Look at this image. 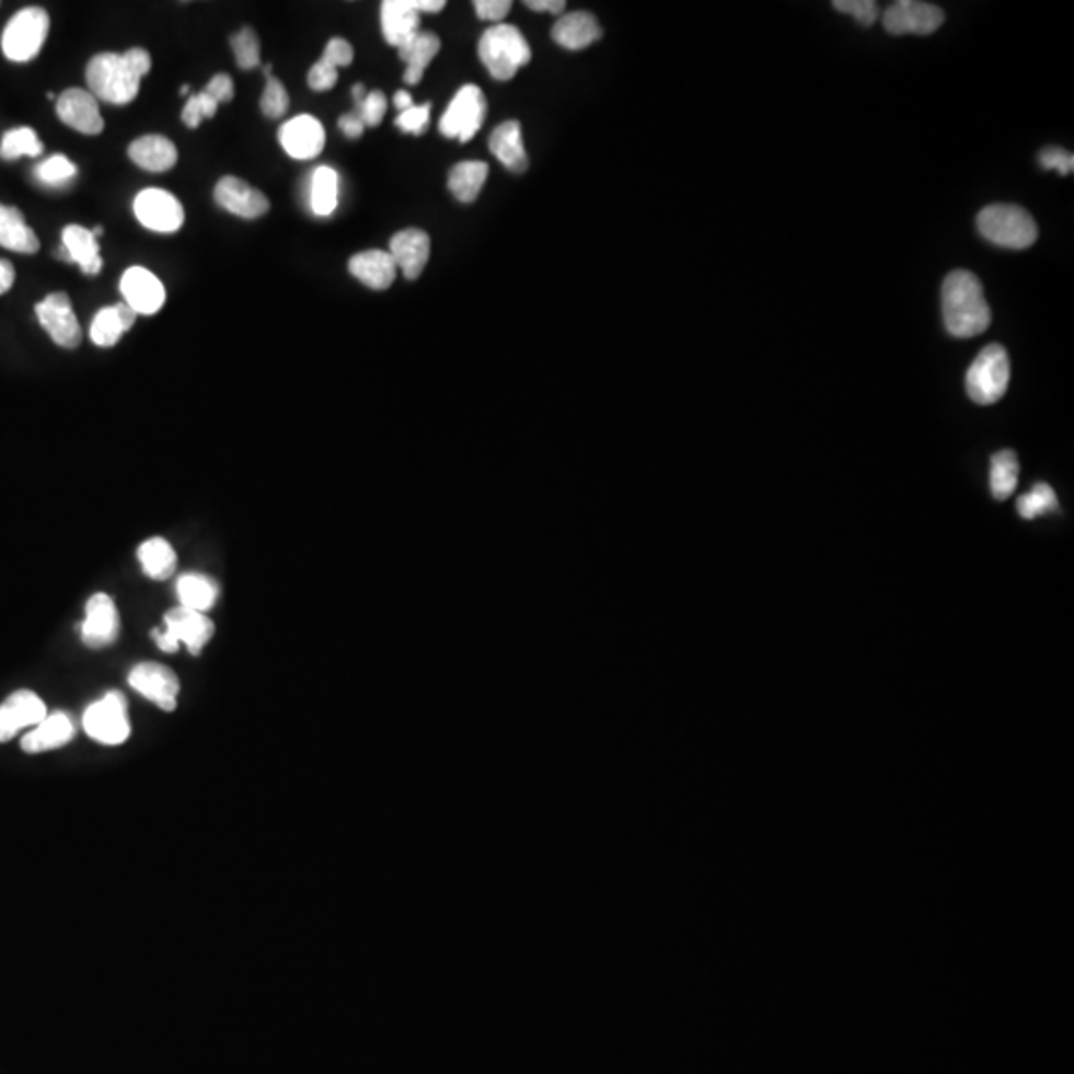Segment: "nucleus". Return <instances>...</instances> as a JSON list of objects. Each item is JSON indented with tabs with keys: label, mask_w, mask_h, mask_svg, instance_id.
Returning a JSON list of instances; mask_svg holds the SVG:
<instances>
[{
	"label": "nucleus",
	"mask_w": 1074,
	"mask_h": 1074,
	"mask_svg": "<svg viewBox=\"0 0 1074 1074\" xmlns=\"http://www.w3.org/2000/svg\"><path fill=\"white\" fill-rule=\"evenodd\" d=\"M152 70V56L143 48L124 55L102 53L86 66V82L94 99L109 104H130L140 94L141 78Z\"/></svg>",
	"instance_id": "obj_1"
},
{
	"label": "nucleus",
	"mask_w": 1074,
	"mask_h": 1074,
	"mask_svg": "<svg viewBox=\"0 0 1074 1074\" xmlns=\"http://www.w3.org/2000/svg\"><path fill=\"white\" fill-rule=\"evenodd\" d=\"M942 313L945 328L951 337L971 338L988 331L991 325V309L977 275L957 269L945 277Z\"/></svg>",
	"instance_id": "obj_2"
},
{
	"label": "nucleus",
	"mask_w": 1074,
	"mask_h": 1074,
	"mask_svg": "<svg viewBox=\"0 0 1074 1074\" xmlns=\"http://www.w3.org/2000/svg\"><path fill=\"white\" fill-rule=\"evenodd\" d=\"M477 55L489 77L506 82L518 74L521 66L532 60V48L513 24H494L482 34Z\"/></svg>",
	"instance_id": "obj_3"
},
{
	"label": "nucleus",
	"mask_w": 1074,
	"mask_h": 1074,
	"mask_svg": "<svg viewBox=\"0 0 1074 1074\" xmlns=\"http://www.w3.org/2000/svg\"><path fill=\"white\" fill-rule=\"evenodd\" d=\"M977 229L993 245L1005 250H1027L1039 239L1031 213L1013 204H993L979 211Z\"/></svg>",
	"instance_id": "obj_4"
},
{
	"label": "nucleus",
	"mask_w": 1074,
	"mask_h": 1074,
	"mask_svg": "<svg viewBox=\"0 0 1074 1074\" xmlns=\"http://www.w3.org/2000/svg\"><path fill=\"white\" fill-rule=\"evenodd\" d=\"M1009 355L1001 345L993 343L977 355L967 370V394L975 404L991 406L1005 396L1009 389Z\"/></svg>",
	"instance_id": "obj_5"
},
{
	"label": "nucleus",
	"mask_w": 1074,
	"mask_h": 1074,
	"mask_svg": "<svg viewBox=\"0 0 1074 1074\" xmlns=\"http://www.w3.org/2000/svg\"><path fill=\"white\" fill-rule=\"evenodd\" d=\"M213 633L216 625L206 613L177 605L163 615V630H153L152 637L162 651L175 653L180 645H185V649L197 657Z\"/></svg>",
	"instance_id": "obj_6"
},
{
	"label": "nucleus",
	"mask_w": 1074,
	"mask_h": 1074,
	"mask_svg": "<svg viewBox=\"0 0 1074 1074\" xmlns=\"http://www.w3.org/2000/svg\"><path fill=\"white\" fill-rule=\"evenodd\" d=\"M50 31V16L41 7L22 9L2 33V53L12 62H28L43 50Z\"/></svg>",
	"instance_id": "obj_7"
},
{
	"label": "nucleus",
	"mask_w": 1074,
	"mask_h": 1074,
	"mask_svg": "<svg viewBox=\"0 0 1074 1074\" xmlns=\"http://www.w3.org/2000/svg\"><path fill=\"white\" fill-rule=\"evenodd\" d=\"M82 725L88 737L94 738L100 744L118 747L122 742H126L131 732L126 696L118 691L102 696L100 701L88 706Z\"/></svg>",
	"instance_id": "obj_8"
},
{
	"label": "nucleus",
	"mask_w": 1074,
	"mask_h": 1074,
	"mask_svg": "<svg viewBox=\"0 0 1074 1074\" xmlns=\"http://www.w3.org/2000/svg\"><path fill=\"white\" fill-rule=\"evenodd\" d=\"M486 112H488V104L484 92L474 84H466L458 90L457 96L442 114L438 128L446 138H457L466 143L484 126Z\"/></svg>",
	"instance_id": "obj_9"
},
{
	"label": "nucleus",
	"mask_w": 1074,
	"mask_h": 1074,
	"mask_svg": "<svg viewBox=\"0 0 1074 1074\" xmlns=\"http://www.w3.org/2000/svg\"><path fill=\"white\" fill-rule=\"evenodd\" d=\"M134 213L143 228L155 233H175L185 221L184 206L180 199L158 187L143 189L136 196Z\"/></svg>",
	"instance_id": "obj_10"
},
{
	"label": "nucleus",
	"mask_w": 1074,
	"mask_h": 1074,
	"mask_svg": "<svg viewBox=\"0 0 1074 1074\" xmlns=\"http://www.w3.org/2000/svg\"><path fill=\"white\" fill-rule=\"evenodd\" d=\"M945 14L939 7L922 0H898L884 12V28L890 34L927 36L942 28Z\"/></svg>",
	"instance_id": "obj_11"
},
{
	"label": "nucleus",
	"mask_w": 1074,
	"mask_h": 1074,
	"mask_svg": "<svg viewBox=\"0 0 1074 1074\" xmlns=\"http://www.w3.org/2000/svg\"><path fill=\"white\" fill-rule=\"evenodd\" d=\"M128 683L136 693L152 701L165 713L175 711L177 695H180V679L170 667H165L162 662H140L128 674Z\"/></svg>",
	"instance_id": "obj_12"
},
{
	"label": "nucleus",
	"mask_w": 1074,
	"mask_h": 1074,
	"mask_svg": "<svg viewBox=\"0 0 1074 1074\" xmlns=\"http://www.w3.org/2000/svg\"><path fill=\"white\" fill-rule=\"evenodd\" d=\"M36 319L58 347L78 348L82 343V328L78 323L72 301L66 293H50L36 304Z\"/></svg>",
	"instance_id": "obj_13"
},
{
	"label": "nucleus",
	"mask_w": 1074,
	"mask_h": 1074,
	"mask_svg": "<svg viewBox=\"0 0 1074 1074\" xmlns=\"http://www.w3.org/2000/svg\"><path fill=\"white\" fill-rule=\"evenodd\" d=\"M56 112L68 128L86 136H99L106 126L100 114L99 100L90 94V90L82 88L65 90L56 100Z\"/></svg>",
	"instance_id": "obj_14"
},
{
	"label": "nucleus",
	"mask_w": 1074,
	"mask_h": 1074,
	"mask_svg": "<svg viewBox=\"0 0 1074 1074\" xmlns=\"http://www.w3.org/2000/svg\"><path fill=\"white\" fill-rule=\"evenodd\" d=\"M119 635V615L116 603L106 593L90 597L86 617L82 623V640L90 649L108 647Z\"/></svg>",
	"instance_id": "obj_15"
},
{
	"label": "nucleus",
	"mask_w": 1074,
	"mask_h": 1074,
	"mask_svg": "<svg viewBox=\"0 0 1074 1074\" xmlns=\"http://www.w3.org/2000/svg\"><path fill=\"white\" fill-rule=\"evenodd\" d=\"M48 716L43 698L33 691H16L0 705V742L16 737L22 728L36 727Z\"/></svg>",
	"instance_id": "obj_16"
},
{
	"label": "nucleus",
	"mask_w": 1074,
	"mask_h": 1074,
	"mask_svg": "<svg viewBox=\"0 0 1074 1074\" xmlns=\"http://www.w3.org/2000/svg\"><path fill=\"white\" fill-rule=\"evenodd\" d=\"M213 197H216L219 207H223L229 213L243 219L261 218L272 207L269 199L263 192L251 187L247 182L233 177V175L219 180Z\"/></svg>",
	"instance_id": "obj_17"
},
{
	"label": "nucleus",
	"mask_w": 1074,
	"mask_h": 1074,
	"mask_svg": "<svg viewBox=\"0 0 1074 1074\" xmlns=\"http://www.w3.org/2000/svg\"><path fill=\"white\" fill-rule=\"evenodd\" d=\"M119 289L124 295V303L131 307L138 316L155 315L165 303V289L162 281L143 267H130L124 273Z\"/></svg>",
	"instance_id": "obj_18"
},
{
	"label": "nucleus",
	"mask_w": 1074,
	"mask_h": 1074,
	"mask_svg": "<svg viewBox=\"0 0 1074 1074\" xmlns=\"http://www.w3.org/2000/svg\"><path fill=\"white\" fill-rule=\"evenodd\" d=\"M279 141L295 160H313L325 148V128L319 119L303 114L282 124Z\"/></svg>",
	"instance_id": "obj_19"
},
{
	"label": "nucleus",
	"mask_w": 1074,
	"mask_h": 1074,
	"mask_svg": "<svg viewBox=\"0 0 1074 1074\" xmlns=\"http://www.w3.org/2000/svg\"><path fill=\"white\" fill-rule=\"evenodd\" d=\"M389 253L404 277L414 281L430 259V238L423 229H402L391 239Z\"/></svg>",
	"instance_id": "obj_20"
},
{
	"label": "nucleus",
	"mask_w": 1074,
	"mask_h": 1074,
	"mask_svg": "<svg viewBox=\"0 0 1074 1074\" xmlns=\"http://www.w3.org/2000/svg\"><path fill=\"white\" fill-rule=\"evenodd\" d=\"M380 24L384 41L401 48L420 33V14L411 7V0H384L380 4Z\"/></svg>",
	"instance_id": "obj_21"
},
{
	"label": "nucleus",
	"mask_w": 1074,
	"mask_h": 1074,
	"mask_svg": "<svg viewBox=\"0 0 1074 1074\" xmlns=\"http://www.w3.org/2000/svg\"><path fill=\"white\" fill-rule=\"evenodd\" d=\"M74 723L66 713H55L44 718L41 725L22 737L21 749L28 754H41L48 750L62 749L74 738Z\"/></svg>",
	"instance_id": "obj_22"
},
{
	"label": "nucleus",
	"mask_w": 1074,
	"mask_h": 1074,
	"mask_svg": "<svg viewBox=\"0 0 1074 1074\" xmlns=\"http://www.w3.org/2000/svg\"><path fill=\"white\" fill-rule=\"evenodd\" d=\"M396 263L389 251H362L348 261V272L374 291L389 289L396 279Z\"/></svg>",
	"instance_id": "obj_23"
},
{
	"label": "nucleus",
	"mask_w": 1074,
	"mask_h": 1074,
	"mask_svg": "<svg viewBox=\"0 0 1074 1074\" xmlns=\"http://www.w3.org/2000/svg\"><path fill=\"white\" fill-rule=\"evenodd\" d=\"M601 24L591 12H569L554 24L552 38L567 50H584L601 38Z\"/></svg>",
	"instance_id": "obj_24"
},
{
	"label": "nucleus",
	"mask_w": 1074,
	"mask_h": 1074,
	"mask_svg": "<svg viewBox=\"0 0 1074 1074\" xmlns=\"http://www.w3.org/2000/svg\"><path fill=\"white\" fill-rule=\"evenodd\" d=\"M128 155L131 162L140 165L141 170L162 174L172 170L177 162V148L174 141L163 138L160 134H148L131 141Z\"/></svg>",
	"instance_id": "obj_25"
},
{
	"label": "nucleus",
	"mask_w": 1074,
	"mask_h": 1074,
	"mask_svg": "<svg viewBox=\"0 0 1074 1074\" xmlns=\"http://www.w3.org/2000/svg\"><path fill=\"white\" fill-rule=\"evenodd\" d=\"M488 146L499 163L513 174H523L528 170V153L523 148L520 122L510 119L499 124L498 128L492 131Z\"/></svg>",
	"instance_id": "obj_26"
},
{
	"label": "nucleus",
	"mask_w": 1074,
	"mask_h": 1074,
	"mask_svg": "<svg viewBox=\"0 0 1074 1074\" xmlns=\"http://www.w3.org/2000/svg\"><path fill=\"white\" fill-rule=\"evenodd\" d=\"M138 313L126 303L114 304L100 309L99 315L94 316L90 326V337L96 347H114L124 333H128L131 326L136 325Z\"/></svg>",
	"instance_id": "obj_27"
},
{
	"label": "nucleus",
	"mask_w": 1074,
	"mask_h": 1074,
	"mask_svg": "<svg viewBox=\"0 0 1074 1074\" xmlns=\"http://www.w3.org/2000/svg\"><path fill=\"white\" fill-rule=\"evenodd\" d=\"M62 247H65L70 263L74 261L80 272L84 275H99L102 272L104 261L100 257L99 239L86 228L80 226H68L62 231Z\"/></svg>",
	"instance_id": "obj_28"
},
{
	"label": "nucleus",
	"mask_w": 1074,
	"mask_h": 1074,
	"mask_svg": "<svg viewBox=\"0 0 1074 1074\" xmlns=\"http://www.w3.org/2000/svg\"><path fill=\"white\" fill-rule=\"evenodd\" d=\"M0 245L24 255H33L41 250V239L33 228H28L16 207L0 204Z\"/></svg>",
	"instance_id": "obj_29"
},
{
	"label": "nucleus",
	"mask_w": 1074,
	"mask_h": 1074,
	"mask_svg": "<svg viewBox=\"0 0 1074 1074\" xmlns=\"http://www.w3.org/2000/svg\"><path fill=\"white\" fill-rule=\"evenodd\" d=\"M440 38L436 36L435 33H420L414 36L413 41L404 44L399 48V55H401L402 60L406 62V72H404V82L406 84H418L424 77V70L428 68V65L435 60L436 55L440 53Z\"/></svg>",
	"instance_id": "obj_30"
},
{
	"label": "nucleus",
	"mask_w": 1074,
	"mask_h": 1074,
	"mask_svg": "<svg viewBox=\"0 0 1074 1074\" xmlns=\"http://www.w3.org/2000/svg\"><path fill=\"white\" fill-rule=\"evenodd\" d=\"M177 599L180 605L199 613H207L218 603L219 587L211 577L204 574H185L177 579Z\"/></svg>",
	"instance_id": "obj_31"
},
{
	"label": "nucleus",
	"mask_w": 1074,
	"mask_h": 1074,
	"mask_svg": "<svg viewBox=\"0 0 1074 1074\" xmlns=\"http://www.w3.org/2000/svg\"><path fill=\"white\" fill-rule=\"evenodd\" d=\"M138 559L141 569L148 577L155 581H165L174 576L177 557H175L172 543L165 542L163 538H152L148 542L141 543L138 547Z\"/></svg>",
	"instance_id": "obj_32"
},
{
	"label": "nucleus",
	"mask_w": 1074,
	"mask_h": 1074,
	"mask_svg": "<svg viewBox=\"0 0 1074 1074\" xmlns=\"http://www.w3.org/2000/svg\"><path fill=\"white\" fill-rule=\"evenodd\" d=\"M488 163L484 162H462L452 168L448 177V187L452 196L457 197L462 204L476 201L482 187L488 180Z\"/></svg>",
	"instance_id": "obj_33"
},
{
	"label": "nucleus",
	"mask_w": 1074,
	"mask_h": 1074,
	"mask_svg": "<svg viewBox=\"0 0 1074 1074\" xmlns=\"http://www.w3.org/2000/svg\"><path fill=\"white\" fill-rule=\"evenodd\" d=\"M309 204L313 213L319 218H328L338 206V174L328 168L321 165L311 175V189H309Z\"/></svg>",
	"instance_id": "obj_34"
},
{
	"label": "nucleus",
	"mask_w": 1074,
	"mask_h": 1074,
	"mask_svg": "<svg viewBox=\"0 0 1074 1074\" xmlns=\"http://www.w3.org/2000/svg\"><path fill=\"white\" fill-rule=\"evenodd\" d=\"M1019 482V460L1013 450H1001L991 458V494L995 499H1007Z\"/></svg>",
	"instance_id": "obj_35"
},
{
	"label": "nucleus",
	"mask_w": 1074,
	"mask_h": 1074,
	"mask_svg": "<svg viewBox=\"0 0 1074 1074\" xmlns=\"http://www.w3.org/2000/svg\"><path fill=\"white\" fill-rule=\"evenodd\" d=\"M43 141L38 140L36 131L33 128H26V126L7 131L0 141V158L9 160V162L19 160L22 155L36 158L43 153Z\"/></svg>",
	"instance_id": "obj_36"
},
{
	"label": "nucleus",
	"mask_w": 1074,
	"mask_h": 1074,
	"mask_svg": "<svg viewBox=\"0 0 1074 1074\" xmlns=\"http://www.w3.org/2000/svg\"><path fill=\"white\" fill-rule=\"evenodd\" d=\"M1056 508H1059L1056 494L1047 484L1032 486L1031 492L1020 496L1019 501H1017V511H1019L1020 518L1027 521L1037 520V518H1041L1044 513L1054 511Z\"/></svg>",
	"instance_id": "obj_37"
},
{
	"label": "nucleus",
	"mask_w": 1074,
	"mask_h": 1074,
	"mask_svg": "<svg viewBox=\"0 0 1074 1074\" xmlns=\"http://www.w3.org/2000/svg\"><path fill=\"white\" fill-rule=\"evenodd\" d=\"M231 48L235 53L239 68L251 70L261 62V44L257 34L250 26H243L239 33L231 36Z\"/></svg>",
	"instance_id": "obj_38"
},
{
	"label": "nucleus",
	"mask_w": 1074,
	"mask_h": 1074,
	"mask_svg": "<svg viewBox=\"0 0 1074 1074\" xmlns=\"http://www.w3.org/2000/svg\"><path fill=\"white\" fill-rule=\"evenodd\" d=\"M78 170L62 153H56L36 168V177L48 185H60L77 177Z\"/></svg>",
	"instance_id": "obj_39"
},
{
	"label": "nucleus",
	"mask_w": 1074,
	"mask_h": 1074,
	"mask_svg": "<svg viewBox=\"0 0 1074 1074\" xmlns=\"http://www.w3.org/2000/svg\"><path fill=\"white\" fill-rule=\"evenodd\" d=\"M289 109V94L287 90L282 86L281 80L279 78H267V84H265V90H263V96H261V112L267 116V118H282Z\"/></svg>",
	"instance_id": "obj_40"
},
{
	"label": "nucleus",
	"mask_w": 1074,
	"mask_h": 1074,
	"mask_svg": "<svg viewBox=\"0 0 1074 1074\" xmlns=\"http://www.w3.org/2000/svg\"><path fill=\"white\" fill-rule=\"evenodd\" d=\"M218 102L211 99L206 92H199L196 96H189L187 104H185L184 112H182V119H184L185 126L187 128H199L201 119L211 118L216 116L218 112Z\"/></svg>",
	"instance_id": "obj_41"
},
{
	"label": "nucleus",
	"mask_w": 1074,
	"mask_h": 1074,
	"mask_svg": "<svg viewBox=\"0 0 1074 1074\" xmlns=\"http://www.w3.org/2000/svg\"><path fill=\"white\" fill-rule=\"evenodd\" d=\"M835 11L852 14L862 26H871L878 21L879 7L874 0H834Z\"/></svg>",
	"instance_id": "obj_42"
},
{
	"label": "nucleus",
	"mask_w": 1074,
	"mask_h": 1074,
	"mask_svg": "<svg viewBox=\"0 0 1074 1074\" xmlns=\"http://www.w3.org/2000/svg\"><path fill=\"white\" fill-rule=\"evenodd\" d=\"M386 108H389V102H386V96L382 92H370L367 94V99L362 100L358 104V116L365 122V126L369 128H377L384 114H386Z\"/></svg>",
	"instance_id": "obj_43"
},
{
	"label": "nucleus",
	"mask_w": 1074,
	"mask_h": 1074,
	"mask_svg": "<svg viewBox=\"0 0 1074 1074\" xmlns=\"http://www.w3.org/2000/svg\"><path fill=\"white\" fill-rule=\"evenodd\" d=\"M428 122H430V104L413 106V108L399 114L396 128L404 131V134H416V136H420L428 128Z\"/></svg>",
	"instance_id": "obj_44"
},
{
	"label": "nucleus",
	"mask_w": 1074,
	"mask_h": 1074,
	"mask_svg": "<svg viewBox=\"0 0 1074 1074\" xmlns=\"http://www.w3.org/2000/svg\"><path fill=\"white\" fill-rule=\"evenodd\" d=\"M1039 163L1044 170H1053L1061 175H1071L1074 170V155L1063 148H1044L1039 153Z\"/></svg>",
	"instance_id": "obj_45"
},
{
	"label": "nucleus",
	"mask_w": 1074,
	"mask_h": 1074,
	"mask_svg": "<svg viewBox=\"0 0 1074 1074\" xmlns=\"http://www.w3.org/2000/svg\"><path fill=\"white\" fill-rule=\"evenodd\" d=\"M309 86L316 90V92H326L331 88L337 84L338 72L335 66L328 65L323 58L316 62L311 70H309Z\"/></svg>",
	"instance_id": "obj_46"
},
{
	"label": "nucleus",
	"mask_w": 1074,
	"mask_h": 1074,
	"mask_svg": "<svg viewBox=\"0 0 1074 1074\" xmlns=\"http://www.w3.org/2000/svg\"><path fill=\"white\" fill-rule=\"evenodd\" d=\"M353 58H355V50H353V46L345 38H333V41H328V44H326L323 60L331 66H335L337 70L340 66L350 65Z\"/></svg>",
	"instance_id": "obj_47"
},
{
	"label": "nucleus",
	"mask_w": 1074,
	"mask_h": 1074,
	"mask_svg": "<svg viewBox=\"0 0 1074 1074\" xmlns=\"http://www.w3.org/2000/svg\"><path fill=\"white\" fill-rule=\"evenodd\" d=\"M476 14L482 21L501 22L511 11L510 0H476Z\"/></svg>",
	"instance_id": "obj_48"
},
{
	"label": "nucleus",
	"mask_w": 1074,
	"mask_h": 1074,
	"mask_svg": "<svg viewBox=\"0 0 1074 1074\" xmlns=\"http://www.w3.org/2000/svg\"><path fill=\"white\" fill-rule=\"evenodd\" d=\"M204 92L216 100L218 104H221V102H231L233 100V96H235V86H233V80L228 74H216V77L207 82Z\"/></svg>",
	"instance_id": "obj_49"
},
{
	"label": "nucleus",
	"mask_w": 1074,
	"mask_h": 1074,
	"mask_svg": "<svg viewBox=\"0 0 1074 1074\" xmlns=\"http://www.w3.org/2000/svg\"><path fill=\"white\" fill-rule=\"evenodd\" d=\"M338 128L345 131L348 138H360L367 126H365L362 118L358 116V112H353V114H347V116H340Z\"/></svg>",
	"instance_id": "obj_50"
},
{
	"label": "nucleus",
	"mask_w": 1074,
	"mask_h": 1074,
	"mask_svg": "<svg viewBox=\"0 0 1074 1074\" xmlns=\"http://www.w3.org/2000/svg\"><path fill=\"white\" fill-rule=\"evenodd\" d=\"M526 7L535 12H552L562 14L565 9L564 0H526Z\"/></svg>",
	"instance_id": "obj_51"
},
{
	"label": "nucleus",
	"mask_w": 1074,
	"mask_h": 1074,
	"mask_svg": "<svg viewBox=\"0 0 1074 1074\" xmlns=\"http://www.w3.org/2000/svg\"><path fill=\"white\" fill-rule=\"evenodd\" d=\"M14 267L9 261L0 259V295L9 293L14 285Z\"/></svg>",
	"instance_id": "obj_52"
},
{
	"label": "nucleus",
	"mask_w": 1074,
	"mask_h": 1074,
	"mask_svg": "<svg viewBox=\"0 0 1074 1074\" xmlns=\"http://www.w3.org/2000/svg\"><path fill=\"white\" fill-rule=\"evenodd\" d=\"M411 7L418 12H440L444 11V0H411Z\"/></svg>",
	"instance_id": "obj_53"
},
{
	"label": "nucleus",
	"mask_w": 1074,
	"mask_h": 1074,
	"mask_svg": "<svg viewBox=\"0 0 1074 1074\" xmlns=\"http://www.w3.org/2000/svg\"><path fill=\"white\" fill-rule=\"evenodd\" d=\"M413 106L414 100L413 96H411V92H404V90H401V92H396V94H394V108L399 109V112H406V109H411Z\"/></svg>",
	"instance_id": "obj_54"
},
{
	"label": "nucleus",
	"mask_w": 1074,
	"mask_h": 1074,
	"mask_svg": "<svg viewBox=\"0 0 1074 1074\" xmlns=\"http://www.w3.org/2000/svg\"><path fill=\"white\" fill-rule=\"evenodd\" d=\"M353 99H355L357 104H360L362 100L367 99V90H365L362 84H357V86L353 88Z\"/></svg>",
	"instance_id": "obj_55"
},
{
	"label": "nucleus",
	"mask_w": 1074,
	"mask_h": 1074,
	"mask_svg": "<svg viewBox=\"0 0 1074 1074\" xmlns=\"http://www.w3.org/2000/svg\"><path fill=\"white\" fill-rule=\"evenodd\" d=\"M92 233H94V238L96 239L102 238L104 235V228H100L99 226V228L92 229Z\"/></svg>",
	"instance_id": "obj_56"
},
{
	"label": "nucleus",
	"mask_w": 1074,
	"mask_h": 1074,
	"mask_svg": "<svg viewBox=\"0 0 1074 1074\" xmlns=\"http://www.w3.org/2000/svg\"><path fill=\"white\" fill-rule=\"evenodd\" d=\"M180 94H182V96H187V94H189V86H182Z\"/></svg>",
	"instance_id": "obj_57"
}]
</instances>
